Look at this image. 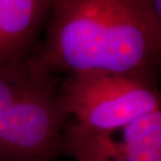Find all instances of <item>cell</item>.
Masks as SVG:
<instances>
[{
    "label": "cell",
    "mask_w": 161,
    "mask_h": 161,
    "mask_svg": "<svg viewBox=\"0 0 161 161\" xmlns=\"http://www.w3.org/2000/svg\"><path fill=\"white\" fill-rule=\"evenodd\" d=\"M151 4L153 6L154 13H155L156 18L158 20V23L161 28V0H151Z\"/></svg>",
    "instance_id": "cell-6"
},
{
    "label": "cell",
    "mask_w": 161,
    "mask_h": 161,
    "mask_svg": "<svg viewBox=\"0 0 161 161\" xmlns=\"http://www.w3.org/2000/svg\"><path fill=\"white\" fill-rule=\"evenodd\" d=\"M68 116L57 76L30 57L0 64V160L55 158Z\"/></svg>",
    "instance_id": "cell-2"
},
{
    "label": "cell",
    "mask_w": 161,
    "mask_h": 161,
    "mask_svg": "<svg viewBox=\"0 0 161 161\" xmlns=\"http://www.w3.org/2000/svg\"><path fill=\"white\" fill-rule=\"evenodd\" d=\"M51 0H0V64L31 56Z\"/></svg>",
    "instance_id": "cell-4"
},
{
    "label": "cell",
    "mask_w": 161,
    "mask_h": 161,
    "mask_svg": "<svg viewBox=\"0 0 161 161\" xmlns=\"http://www.w3.org/2000/svg\"><path fill=\"white\" fill-rule=\"evenodd\" d=\"M122 131L125 145L161 153V108L139 116Z\"/></svg>",
    "instance_id": "cell-5"
},
{
    "label": "cell",
    "mask_w": 161,
    "mask_h": 161,
    "mask_svg": "<svg viewBox=\"0 0 161 161\" xmlns=\"http://www.w3.org/2000/svg\"><path fill=\"white\" fill-rule=\"evenodd\" d=\"M45 36L30 59L57 76L90 72L145 76L161 61L151 0H51Z\"/></svg>",
    "instance_id": "cell-1"
},
{
    "label": "cell",
    "mask_w": 161,
    "mask_h": 161,
    "mask_svg": "<svg viewBox=\"0 0 161 161\" xmlns=\"http://www.w3.org/2000/svg\"><path fill=\"white\" fill-rule=\"evenodd\" d=\"M68 114L91 131L112 134L161 108V92L150 77L90 72L69 75L61 85Z\"/></svg>",
    "instance_id": "cell-3"
},
{
    "label": "cell",
    "mask_w": 161,
    "mask_h": 161,
    "mask_svg": "<svg viewBox=\"0 0 161 161\" xmlns=\"http://www.w3.org/2000/svg\"><path fill=\"white\" fill-rule=\"evenodd\" d=\"M0 161H1V160H0Z\"/></svg>",
    "instance_id": "cell-7"
}]
</instances>
